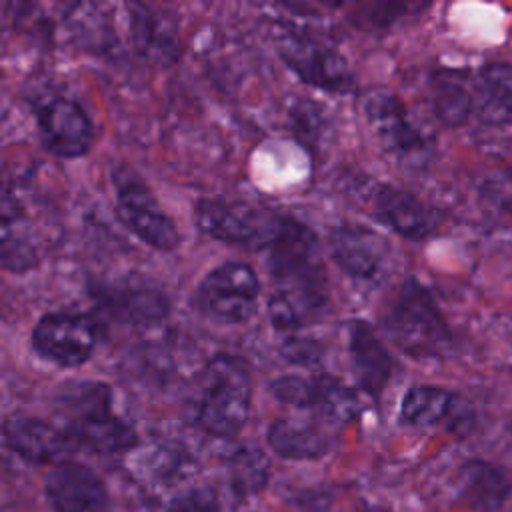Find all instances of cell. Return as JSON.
Returning <instances> with one entry per match:
<instances>
[{
  "instance_id": "obj_26",
  "label": "cell",
  "mask_w": 512,
  "mask_h": 512,
  "mask_svg": "<svg viewBox=\"0 0 512 512\" xmlns=\"http://www.w3.org/2000/svg\"><path fill=\"white\" fill-rule=\"evenodd\" d=\"M232 484L238 492L258 490L268 476V460L258 448H242L230 462Z\"/></svg>"
},
{
  "instance_id": "obj_10",
  "label": "cell",
  "mask_w": 512,
  "mask_h": 512,
  "mask_svg": "<svg viewBox=\"0 0 512 512\" xmlns=\"http://www.w3.org/2000/svg\"><path fill=\"white\" fill-rule=\"evenodd\" d=\"M366 120L380 144L414 168L424 166L432 156V138L414 126L400 98L388 90H372L364 98Z\"/></svg>"
},
{
  "instance_id": "obj_24",
  "label": "cell",
  "mask_w": 512,
  "mask_h": 512,
  "mask_svg": "<svg viewBox=\"0 0 512 512\" xmlns=\"http://www.w3.org/2000/svg\"><path fill=\"white\" fill-rule=\"evenodd\" d=\"M434 112L446 126H460L472 112V96L454 78L434 80Z\"/></svg>"
},
{
  "instance_id": "obj_12",
  "label": "cell",
  "mask_w": 512,
  "mask_h": 512,
  "mask_svg": "<svg viewBox=\"0 0 512 512\" xmlns=\"http://www.w3.org/2000/svg\"><path fill=\"white\" fill-rule=\"evenodd\" d=\"M44 494L54 512H110L106 484L78 462L56 464L44 480Z\"/></svg>"
},
{
  "instance_id": "obj_27",
  "label": "cell",
  "mask_w": 512,
  "mask_h": 512,
  "mask_svg": "<svg viewBox=\"0 0 512 512\" xmlns=\"http://www.w3.org/2000/svg\"><path fill=\"white\" fill-rule=\"evenodd\" d=\"M280 354L290 364H298V366H318L320 358H322V350L312 338L294 336V334H290L282 342Z\"/></svg>"
},
{
  "instance_id": "obj_25",
  "label": "cell",
  "mask_w": 512,
  "mask_h": 512,
  "mask_svg": "<svg viewBox=\"0 0 512 512\" xmlns=\"http://www.w3.org/2000/svg\"><path fill=\"white\" fill-rule=\"evenodd\" d=\"M270 392L282 404L316 410L318 380L316 376L304 378L300 374H282L270 382Z\"/></svg>"
},
{
  "instance_id": "obj_29",
  "label": "cell",
  "mask_w": 512,
  "mask_h": 512,
  "mask_svg": "<svg viewBox=\"0 0 512 512\" xmlns=\"http://www.w3.org/2000/svg\"><path fill=\"white\" fill-rule=\"evenodd\" d=\"M168 512H220L218 508V500L214 496V492L210 490H192L188 494H184L182 498H178Z\"/></svg>"
},
{
  "instance_id": "obj_23",
  "label": "cell",
  "mask_w": 512,
  "mask_h": 512,
  "mask_svg": "<svg viewBox=\"0 0 512 512\" xmlns=\"http://www.w3.org/2000/svg\"><path fill=\"white\" fill-rule=\"evenodd\" d=\"M454 396L440 386L420 384L408 388L400 404V420L408 426L428 428L438 424L452 410Z\"/></svg>"
},
{
  "instance_id": "obj_14",
  "label": "cell",
  "mask_w": 512,
  "mask_h": 512,
  "mask_svg": "<svg viewBox=\"0 0 512 512\" xmlns=\"http://www.w3.org/2000/svg\"><path fill=\"white\" fill-rule=\"evenodd\" d=\"M92 296L102 310L130 324H158L170 310L168 296L144 282H112L92 288Z\"/></svg>"
},
{
  "instance_id": "obj_19",
  "label": "cell",
  "mask_w": 512,
  "mask_h": 512,
  "mask_svg": "<svg viewBox=\"0 0 512 512\" xmlns=\"http://www.w3.org/2000/svg\"><path fill=\"white\" fill-rule=\"evenodd\" d=\"M266 438L278 456L290 460H314L330 450V436L322 428L284 418L268 426Z\"/></svg>"
},
{
  "instance_id": "obj_3",
  "label": "cell",
  "mask_w": 512,
  "mask_h": 512,
  "mask_svg": "<svg viewBox=\"0 0 512 512\" xmlns=\"http://www.w3.org/2000/svg\"><path fill=\"white\" fill-rule=\"evenodd\" d=\"M388 340L412 358H438L454 348V336L432 294L408 278L382 316Z\"/></svg>"
},
{
  "instance_id": "obj_4",
  "label": "cell",
  "mask_w": 512,
  "mask_h": 512,
  "mask_svg": "<svg viewBox=\"0 0 512 512\" xmlns=\"http://www.w3.org/2000/svg\"><path fill=\"white\" fill-rule=\"evenodd\" d=\"M196 422L212 436H234L250 416L252 378L246 362L232 354L212 356L198 378Z\"/></svg>"
},
{
  "instance_id": "obj_15",
  "label": "cell",
  "mask_w": 512,
  "mask_h": 512,
  "mask_svg": "<svg viewBox=\"0 0 512 512\" xmlns=\"http://www.w3.org/2000/svg\"><path fill=\"white\" fill-rule=\"evenodd\" d=\"M2 438L6 448L34 466L56 462L74 448L60 426L24 414H12L4 420Z\"/></svg>"
},
{
  "instance_id": "obj_2",
  "label": "cell",
  "mask_w": 512,
  "mask_h": 512,
  "mask_svg": "<svg viewBox=\"0 0 512 512\" xmlns=\"http://www.w3.org/2000/svg\"><path fill=\"white\" fill-rule=\"evenodd\" d=\"M268 250V270L278 286L276 292L296 306L304 322L318 316L328 304V276L316 234L306 224L284 218Z\"/></svg>"
},
{
  "instance_id": "obj_6",
  "label": "cell",
  "mask_w": 512,
  "mask_h": 512,
  "mask_svg": "<svg viewBox=\"0 0 512 512\" xmlns=\"http://www.w3.org/2000/svg\"><path fill=\"white\" fill-rule=\"evenodd\" d=\"M260 280L254 268L240 260L222 262L196 286L192 304L206 318L220 324H240L258 308Z\"/></svg>"
},
{
  "instance_id": "obj_28",
  "label": "cell",
  "mask_w": 512,
  "mask_h": 512,
  "mask_svg": "<svg viewBox=\"0 0 512 512\" xmlns=\"http://www.w3.org/2000/svg\"><path fill=\"white\" fill-rule=\"evenodd\" d=\"M268 316H270V322L276 330H282V332H288V334H292L294 330H298L304 324L296 306L278 292H274L268 298Z\"/></svg>"
},
{
  "instance_id": "obj_8",
  "label": "cell",
  "mask_w": 512,
  "mask_h": 512,
  "mask_svg": "<svg viewBox=\"0 0 512 512\" xmlns=\"http://www.w3.org/2000/svg\"><path fill=\"white\" fill-rule=\"evenodd\" d=\"M116 214L120 222L154 250L170 252L178 246L180 234L172 218L160 208L152 190L130 170H114Z\"/></svg>"
},
{
  "instance_id": "obj_11",
  "label": "cell",
  "mask_w": 512,
  "mask_h": 512,
  "mask_svg": "<svg viewBox=\"0 0 512 512\" xmlns=\"http://www.w3.org/2000/svg\"><path fill=\"white\" fill-rule=\"evenodd\" d=\"M38 134L58 158L84 156L94 142V124L84 108L68 96H48L36 104Z\"/></svg>"
},
{
  "instance_id": "obj_17",
  "label": "cell",
  "mask_w": 512,
  "mask_h": 512,
  "mask_svg": "<svg viewBox=\"0 0 512 512\" xmlns=\"http://www.w3.org/2000/svg\"><path fill=\"white\" fill-rule=\"evenodd\" d=\"M348 350L360 388L378 398L392 374V358L388 350L374 330L362 320H354L348 326Z\"/></svg>"
},
{
  "instance_id": "obj_1",
  "label": "cell",
  "mask_w": 512,
  "mask_h": 512,
  "mask_svg": "<svg viewBox=\"0 0 512 512\" xmlns=\"http://www.w3.org/2000/svg\"><path fill=\"white\" fill-rule=\"evenodd\" d=\"M58 426L74 446L120 454L136 444L134 428L112 410V390L96 380L62 382L52 396Z\"/></svg>"
},
{
  "instance_id": "obj_16",
  "label": "cell",
  "mask_w": 512,
  "mask_h": 512,
  "mask_svg": "<svg viewBox=\"0 0 512 512\" xmlns=\"http://www.w3.org/2000/svg\"><path fill=\"white\" fill-rule=\"evenodd\" d=\"M370 192V212L396 234L424 240L434 232V214L414 194L390 184H378Z\"/></svg>"
},
{
  "instance_id": "obj_9",
  "label": "cell",
  "mask_w": 512,
  "mask_h": 512,
  "mask_svg": "<svg viewBox=\"0 0 512 512\" xmlns=\"http://www.w3.org/2000/svg\"><path fill=\"white\" fill-rule=\"evenodd\" d=\"M100 324L90 314L50 312L34 324L30 342L38 356L60 366H82L96 350Z\"/></svg>"
},
{
  "instance_id": "obj_5",
  "label": "cell",
  "mask_w": 512,
  "mask_h": 512,
  "mask_svg": "<svg viewBox=\"0 0 512 512\" xmlns=\"http://www.w3.org/2000/svg\"><path fill=\"white\" fill-rule=\"evenodd\" d=\"M286 216L224 196H206L194 204V222L206 236L248 250L270 248Z\"/></svg>"
},
{
  "instance_id": "obj_21",
  "label": "cell",
  "mask_w": 512,
  "mask_h": 512,
  "mask_svg": "<svg viewBox=\"0 0 512 512\" xmlns=\"http://www.w3.org/2000/svg\"><path fill=\"white\" fill-rule=\"evenodd\" d=\"M480 116L494 124H512V62H490L478 72Z\"/></svg>"
},
{
  "instance_id": "obj_13",
  "label": "cell",
  "mask_w": 512,
  "mask_h": 512,
  "mask_svg": "<svg viewBox=\"0 0 512 512\" xmlns=\"http://www.w3.org/2000/svg\"><path fill=\"white\" fill-rule=\"evenodd\" d=\"M328 246L342 272L356 280H376L384 274L390 248L372 228L362 224H340L330 230Z\"/></svg>"
},
{
  "instance_id": "obj_22",
  "label": "cell",
  "mask_w": 512,
  "mask_h": 512,
  "mask_svg": "<svg viewBox=\"0 0 512 512\" xmlns=\"http://www.w3.org/2000/svg\"><path fill=\"white\" fill-rule=\"evenodd\" d=\"M0 258L2 266L10 272H26L38 260V252L32 240L22 230V212L16 208V202L8 190H4L2 196Z\"/></svg>"
},
{
  "instance_id": "obj_7",
  "label": "cell",
  "mask_w": 512,
  "mask_h": 512,
  "mask_svg": "<svg viewBox=\"0 0 512 512\" xmlns=\"http://www.w3.org/2000/svg\"><path fill=\"white\" fill-rule=\"evenodd\" d=\"M278 54L304 82L328 90L346 92L354 84L346 58L320 36L286 26L276 40Z\"/></svg>"
},
{
  "instance_id": "obj_20",
  "label": "cell",
  "mask_w": 512,
  "mask_h": 512,
  "mask_svg": "<svg viewBox=\"0 0 512 512\" xmlns=\"http://www.w3.org/2000/svg\"><path fill=\"white\" fill-rule=\"evenodd\" d=\"M510 490L506 474L488 462L472 460L460 470V494L480 512H496L506 502Z\"/></svg>"
},
{
  "instance_id": "obj_18",
  "label": "cell",
  "mask_w": 512,
  "mask_h": 512,
  "mask_svg": "<svg viewBox=\"0 0 512 512\" xmlns=\"http://www.w3.org/2000/svg\"><path fill=\"white\" fill-rule=\"evenodd\" d=\"M126 10L130 16L132 42L138 52L154 60H174L176 30L172 22L144 4L130 2Z\"/></svg>"
}]
</instances>
